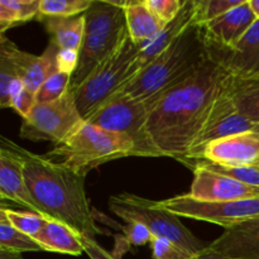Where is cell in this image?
Returning <instances> with one entry per match:
<instances>
[{"label":"cell","mask_w":259,"mask_h":259,"mask_svg":"<svg viewBox=\"0 0 259 259\" xmlns=\"http://www.w3.org/2000/svg\"><path fill=\"white\" fill-rule=\"evenodd\" d=\"M250 7H252L253 12H254L255 17L259 18V0H249Z\"/></svg>","instance_id":"obj_40"},{"label":"cell","mask_w":259,"mask_h":259,"mask_svg":"<svg viewBox=\"0 0 259 259\" xmlns=\"http://www.w3.org/2000/svg\"><path fill=\"white\" fill-rule=\"evenodd\" d=\"M210 55L232 76L259 73V18L235 47L230 50L210 48Z\"/></svg>","instance_id":"obj_17"},{"label":"cell","mask_w":259,"mask_h":259,"mask_svg":"<svg viewBox=\"0 0 259 259\" xmlns=\"http://www.w3.org/2000/svg\"><path fill=\"white\" fill-rule=\"evenodd\" d=\"M78 65V52L70 50H60L57 55L58 71L73 75Z\"/></svg>","instance_id":"obj_37"},{"label":"cell","mask_w":259,"mask_h":259,"mask_svg":"<svg viewBox=\"0 0 259 259\" xmlns=\"http://www.w3.org/2000/svg\"><path fill=\"white\" fill-rule=\"evenodd\" d=\"M141 50V46L133 43L128 35L120 47L101 62L86 80L72 91L83 120L131 80L132 67Z\"/></svg>","instance_id":"obj_7"},{"label":"cell","mask_w":259,"mask_h":259,"mask_svg":"<svg viewBox=\"0 0 259 259\" xmlns=\"http://www.w3.org/2000/svg\"><path fill=\"white\" fill-rule=\"evenodd\" d=\"M124 12L129 38L141 47L163 29L164 25L147 8L144 0L124 2Z\"/></svg>","instance_id":"obj_21"},{"label":"cell","mask_w":259,"mask_h":259,"mask_svg":"<svg viewBox=\"0 0 259 259\" xmlns=\"http://www.w3.org/2000/svg\"><path fill=\"white\" fill-rule=\"evenodd\" d=\"M0 248L15 252H45L35 239L15 229L8 220L4 210H0Z\"/></svg>","instance_id":"obj_25"},{"label":"cell","mask_w":259,"mask_h":259,"mask_svg":"<svg viewBox=\"0 0 259 259\" xmlns=\"http://www.w3.org/2000/svg\"><path fill=\"white\" fill-rule=\"evenodd\" d=\"M129 156H134V143L129 137L86 120L47 154L48 158L58 157L60 163L83 176L101 164Z\"/></svg>","instance_id":"obj_5"},{"label":"cell","mask_w":259,"mask_h":259,"mask_svg":"<svg viewBox=\"0 0 259 259\" xmlns=\"http://www.w3.org/2000/svg\"><path fill=\"white\" fill-rule=\"evenodd\" d=\"M38 20L43 23L50 34L51 42L60 50H70L80 52L85 33V15L75 17H45L38 14Z\"/></svg>","instance_id":"obj_20"},{"label":"cell","mask_w":259,"mask_h":259,"mask_svg":"<svg viewBox=\"0 0 259 259\" xmlns=\"http://www.w3.org/2000/svg\"><path fill=\"white\" fill-rule=\"evenodd\" d=\"M158 98L159 93L143 100L111 99L85 120L109 132L129 137L134 143V156L154 157L147 137V121Z\"/></svg>","instance_id":"obj_8"},{"label":"cell","mask_w":259,"mask_h":259,"mask_svg":"<svg viewBox=\"0 0 259 259\" xmlns=\"http://www.w3.org/2000/svg\"><path fill=\"white\" fill-rule=\"evenodd\" d=\"M40 0H0V32L38 17Z\"/></svg>","instance_id":"obj_24"},{"label":"cell","mask_w":259,"mask_h":259,"mask_svg":"<svg viewBox=\"0 0 259 259\" xmlns=\"http://www.w3.org/2000/svg\"><path fill=\"white\" fill-rule=\"evenodd\" d=\"M244 0H197V24H206L229 10L239 7Z\"/></svg>","instance_id":"obj_30"},{"label":"cell","mask_w":259,"mask_h":259,"mask_svg":"<svg viewBox=\"0 0 259 259\" xmlns=\"http://www.w3.org/2000/svg\"><path fill=\"white\" fill-rule=\"evenodd\" d=\"M197 15V0H185L184 7L176 18L168 24L164 25L163 29L148 43L142 47L133 67H132V77L143 70L144 67L153 62L175 39L180 37L192 23H195ZM131 77V78H132Z\"/></svg>","instance_id":"obj_18"},{"label":"cell","mask_w":259,"mask_h":259,"mask_svg":"<svg viewBox=\"0 0 259 259\" xmlns=\"http://www.w3.org/2000/svg\"><path fill=\"white\" fill-rule=\"evenodd\" d=\"M252 132H254V133H255V134H258V136H259V123H258V124H255L254 129H253V131H252Z\"/></svg>","instance_id":"obj_41"},{"label":"cell","mask_w":259,"mask_h":259,"mask_svg":"<svg viewBox=\"0 0 259 259\" xmlns=\"http://www.w3.org/2000/svg\"><path fill=\"white\" fill-rule=\"evenodd\" d=\"M230 78L232 75L210 55L186 80L159 93L147 121V137L154 157H172L180 162L189 157Z\"/></svg>","instance_id":"obj_1"},{"label":"cell","mask_w":259,"mask_h":259,"mask_svg":"<svg viewBox=\"0 0 259 259\" xmlns=\"http://www.w3.org/2000/svg\"><path fill=\"white\" fill-rule=\"evenodd\" d=\"M19 78L14 63L5 51L0 50V106L10 108V88Z\"/></svg>","instance_id":"obj_31"},{"label":"cell","mask_w":259,"mask_h":259,"mask_svg":"<svg viewBox=\"0 0 259 259\" xmlns=\"http://www.w3.org/2000/svg\"><path fill=\"white\" fill-rule=\"evenodd\" d=\"M3 210L7 214L8 220L10 222V224L18 229L19 232L24 233V234L29 235L33 239L38 237V234L40 233V230L45 228L46 223L50 219L42 217L39 214H35V212L30 211H15V210L5 209L2 207Z\"/></svg>","instance_id":"obj_28"},{"label":"cell","mask_w":259,"mask_h":259,"mask_svg":"<svg viewBox=\"0 0 259 259\" xmlns=\"http://www.w3.org/2000/svg\"><path fill=\"white\" fill-rule=\"evenodd\" d=\"M0 259H24L22 253L15 252V250L7 249V248H0Z\"/></svg>","instance_id":"obj_39"},{"label":"cell","mask_w":259,"mask_h":259,"mask_svg":"<svg viewBox=\"0 0 259 259\" xmlns=\"http://www.w3.org/2000/svg\"><path fill=\"white\" fill-rule=\"evenodd\" d=\"M257 20L249 0H244L239 7L229 10L222 17L201 25L209 42L214 50H230L235 47L244 37L253 23Z\"/></svg>","instance_id":"obj_14"},{"label":"cell","mask_w":259,"mask_h":259,"mask_svg":"<svg viewBox=\"0 0 259 259\" xmlns=\"http://www.w3.org/2000/svg\"><path fill=\"white\" fill-rule=\"evenodd\" d=\"M209 248L228 257L259 259V217L227 229Z\"/></svg>","instance_id":"obj_19"},{"label":"cell","mask_w":259,"mask_h":259,"mask_svg":"<svg viewBox=\"0 0 259 259\" xmlns=\"http://www.w3.org/2000/svg\"><path fill=\"white\" fill-rule=\"evenodd\" d=\"M37 104V100H35V94L32 93V91L28 90L27 88L20 89L18 93H15L14 95L12 96V101H10V108L13 110L17 111L22 119H24L28 114L30 113L34 105Z\"/></svg>","instance_id":"obj_35"},{"label":"cell","mask_w":259,"mask_h":259,"mask_svg":"<svg viewBox=\"0 0 259 259\" xmlns=\"http://www.w3.org/2000/svg\"><path fill=\"white\" fill-rule=\"evenodd\" d=\"M228 90L240 113L258 124L259 73L248 76H232Z\"/></svg>","instance_id":"obj_23"},{"label":"cell","mask_w":259,"mask_h":259,"mask_svg":"<svg viewBox=\"0 0 259 259\" xmlns=\"http://www.w3.org/2000/svg\"><path fill=\"white\" fill-rule=\"evenodd\" d=\"M190 259H240V258H233V257H228V255L225 254H220V253L214 252V250H211L209 247H207L206 249L202 250V252H200L199 254L194 255V257Z\"/></svg>","instance_id":"obj_38"},{"label":"cell","mask_w":259,"mask_h":259,"mask_svg":"<svg viewBox=\"0 0 259 259\" xmlns=\"http://www.w3.org/2000/svg\"><path fill=\"white\" fill-rule=\"evenodd\" d=\"M93 0H40L39 15L45 17H75L83 14Z\"/></svg>","instance_id":"obj_27"},{"label":"cell","mask_w":259,"mask_h":259,"mask_svg":"<svg viewBox=\"0 0 259 259\" xmlns=\"http://www.w3.org/2000/svg\"><path fill=\"white\" fill-rule=\"evenodd\" d=\"M199 159L224 166L259 164V136L248 132L215 141L205 147Z\"/></svg>","instance_id":"obj_15"},{"label":"cell","mask_w":259,"mask_h":259,"mask_svg":"<svg viewBox=\"0 0 259 259\" xmlns=\"http://www.w3.org/2000/svg\"><path fill=\"white\" fill-rule=\"evenodd\" d=\"M121 230L125 234V242L131 245H137V247L151 244L154 238L151 230L141 223H128L126 225L121 227Z\"/></svg>","instance_id":"obj_34"},{"label":"cell","mask_w":259,"mask_h":259,"mask_svg":"<svg viewBox=\"0 0 259 259\" xmlns=\"http://www.w3.org/2000/svg\"><path fill=\"white\" fill-rule=\"evenodd\" d=\"M71 78H72L71 73L61 72V71L51 75L35 94L37 103H50L65 95L70 90Z\"/></svg>","instance_id":"obj_29"},{"label":"cell","mask_w":259,"mask_h":259,"mask_svg":"<svg viewBox=\"0 0 259 259\" xmlns=\"http://www.w3.org/2000/svg\"><path fill=\"white\" fill-rule=\"evenodd\" d=\"M194 168V180L189 195L200 201H235L259 197V189L248 186L230 177L210 171L197 164Z\"/></svg>","instance_id":"obj_13"},{"label":"cell","mask_w":259,"mask_h":259,"mask_svg":"<svg viewBox=\"0 0 259 259\" xmlns=\"http://www.w3.org/2000/svg\"><path fill=\"white\" fill-rule=\"evenodd\" d=\"M35 240L45 252L60 253V254L75 255V257L85 253L80 240V234H77L67 225L56 220H48Z\"/></svg>","instance_id":"obj_22"},{"label":"cell","mask_w":259,"mask_h":259,"mask_svg":"<svg viewBox=\"0 0 259 259\" xmlns=\"http://www.w3.org/2000/svg\"><path fill=\"white\" fill-rule=\"evenodd\" d=\"M194 161L192 164H197L210 171L218 172L220 175L230 177L233 180L248 185V186L259 189V164L254 166H224V164L214 163V162L206 161V159H189ZM187 162V161H185ZM184 162V163H185Z\"/></svg>","instance_id":"obj_26"},{"label":"cell","mask_w":259,"mask_h":259,"mask_svg":"<svg viewBox=\"0 0 259 259\" xmlns=\"http://www.w3.org/2000/svg\"><path fill=\"white\" fill-rule=\"evenodd\" d=\"M83 15L85 33L78 52L77 68L71 78V91H75L129 35L124 2L93 0V4Z\"/></svg>","instance_id":"obj_4"},{"label":"cell","mask_w":259,"mask_h":259,"mask_svg":"<svg viewBox=\"0 0 259 259\" xmlns=\"http://www.w3.org/2000/svg\"><path fill=\"white\" fill-rule=\"evenodd\" d=\"M109 209L126 224L141 223L151 230L153 237L166 238L192 255L199 254L209 247V244H205L196 235L192 234L191 230L182 224L177 215L164 209L159 201H153L129 192H121L110 196Z\"/></svg>","instance_id":"obj_6"},{"label":"cell","mask_w":259,"mask_h":259,"mask_svg":"<svg viewBox=\"0 0 259 259\" xmlns=\"http://www.w3.org/2000/svg\"><path fill=\"white\" fill-rule=\"evenodd\" d=\"M209 42L204 28L192 23L158 57L134 75L111 99L143 100L191 76L209 58Z\"/></svg>","instance_id":"obj_3"},{"label":"cell","mask_w":259,"mask_h":259,"mask_svg":"<svg viewBox=\"0 0 259 259\" xmlns=\"http://www.w3.org/2000/svg\"><path fill=\"white\" fill-rule=\"evenodd\" d=\"M0 50L8 53L17 68L19 78L25 88L34 94H37L40 86L51 75L58 71L57 55L60 48L53 42H50L42 55L35 56L19 50L12 40L5 37V34H2Z\"/></svg>","instance_id":"obj_12"},{"label":"cell","mask_w":259,"mask_h":259,"mask_svg":"<svg viewBox=\"0 0 259 259\" xmlns=\"http://www.w3.org/2000/svg\"><path fill=\"white\" fill-rule=\"evenodd\" d=\"M254 126V121L240 113L232 95L229 94V90L227 89L212 106L206 123L204 124L201 132L195 139L189 157L185 161L199 159L204 148L209 143L228 138V137L237 136V134L248 133V132H252ZM185 161H182V163Z\"/></svg>","instance_id":"obj_11"},{"label":"cell","mask_w":259,"mask_h":259,"mask_svg":"<svg viewBox=\"0 0 259 259\" xmlns=\"http://www.w3.org/2000/svg\"><path fill=\"white\" fill-rule=\"evenodd\" d=\"M0 141L3 147L14 152L22 161L28 189L47 219L62 223L91 239L104 234L96 225L86 195V176L47 156L32 153L5 137Z\"/></svg>","instance_id":"obj_2"},{"label":"cell","mask_w":259,"mask_h":259,"mask_svg":"<svg viewBox=\"0 0 259 259\" xmlns=\"http://www.w3.org/2000/svg\"><path fill=\"white\" fill-rule=\"evenodd\" d=\"M83 121L76 105L75 95L68 90L57 100L35 104L30 113L22 119L19 137L32 142H51L57 146Z\"/></svg>","instance_id":"obj_9"},{"label":"cell","mask_w":259,"mask_h":259,"mask_svg":"<svg viewBox=\"0 0 259 259\" xmlns=\"http://www.w3.org/2000/svg\"><path fill=\"white\" fill-rule=\"evenodd\" d=\"M80 240L82 243L83 250L90 259H116L115 255L104 249L95 239H91L85 235H80Z\"/></svg>","instance_id":"obj_36"},{"label":"cell","mask_w":259,"mask_h":259,"mask_svg":"<svg viewBox=\"0 0 259 259\" xmlns=\"http://www.w3.org/2000/svg\"><path fill=\"white\" fill-rule=\"evenodd\" d=\"M149 245H151L153 259H190L194 257L166 238L154 237Z\"/></svg>","instance_id":"obj_33"},{"label":"cell","mask_w":259,"mask_h":259,"mask_svg":"<svg viewBox=\"0 0 259 259\" xmlns=\"http://www.w3.org/2000/svg\"><path fill=\"white\" fill-rule=\"evenodd\" d=\"M147 8L163 25H167L181 12L185 0H144Z\"/></svg>","instance_id":"obj_32"},{"label":"cell","mask_w":259,"mask_h":259,"mask_svg":"<svg viewBox=\"0 0 259 259\" xmlns=\"http://www.w3.org/2000/svg\"><path fill=\"white\" fill-rule=\"evenodd\" d=\"M159 202L179 218L211 223L225 230L259 217V197L235 201H200L186 194Z\"/></svg>","instance_id":"obj_10"},{"label":"cell","mask_w":259,"mask_h":259,"mask_svg":"<svg viewBox=\"0 0 259 259\" xmlns=\"http://www.w3.org/2000/svg\"><path fill=\"white\" fill-rule=\"evenodd\" d=\"M0 196L2 200H9L25 207L28 211L45 217L28 189L22 161L14 152L3 146L0 147Z\"/></svg>","instance_id":"obj_16"}]
</instances>
